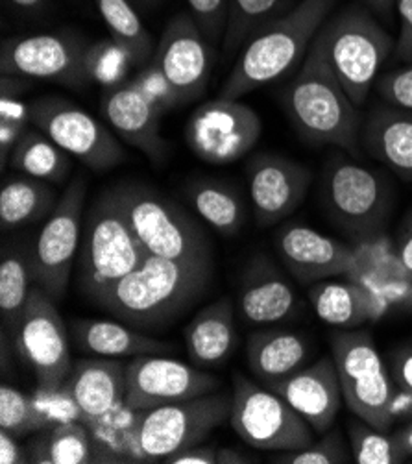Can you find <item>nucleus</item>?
<instances>
[{"label":"nucleus","mask_w":412,"mask_h":464,"mask_svg":"<svg viewBox=\"0 0 412 464\" xmlns=\"http://www.w3.org/2000/svg\"><path fill=\"white\" fill-rule=\"evenodd\" d=\"M263 122L248 104L218 97L204 102L186 126L187 147L209 165H230L259 141Z\"/></svg>","instance_id":"nucleus-14"},{"label":"nucleus","mask_w":412,"mask_h":464,"mask_svg":"<svg viewBox=\"0 0 412 464\" xmlns=\"http://www.w3.org/2000/svg\"><path fill=\"white\" fill-rule=\"evenodd\" d=\"M211 274V257L167 259L147 252L139 265L95 302L133 328L158 330L202 296Z\"/></svg>","instance_id":"nucleus-1"},{"label":"nucleus","mask_w":412,"mask_h":464,"mask_svg":"<svg viewBox=\"0 0 412 464\" xmlns=\"http://www.w3.org/2000/svg\"><path fill=\"white\" fill-rule=\"evenodd\" d=\"M10 165L21 174L54 183L63 181L71 170L69 154L35 126L21 137L10 156Z\"/></svg>","instance_id":"nucleus-32"},{"label":"nucleus","mask_w":412,"mask_h":464,"mask_svg":"<svg viewBox=\"0 0 412 464\" xmlns=\"http://www.w3.org/2000/svg\"><path fill=\"white\" fill-rule=\"evenodd\" d=\"M335 0H300L283 17L254 34L222 85L220 97L239 101L287 74L311 49Z\"/></svg>","instance_id":"nucleus-2"},{"label":"nucleus","mask_w":412,"mask_h":464,"mask_svg":"<svg viewBox=\"0 0 412 464\" xmlns=\"http://www.w3.org/2000/svg\"><path fill=\"white\" fill-rule=\"evenodd\" d=\"M85 193V179L76 176L43 224L32 252L35 284L54 300L63 298L80 250Z\"/></svg>","instance_id":"nucleus-13"},{"label":"nucleus","mask_w":412,"mask_h":464,"mask_svg":"<svg viewBox=\"0 0 412 464\" xmlns=\"http://www.w3.org/2000/svg\"><path fill=\"white\" fill-rule=\"evenodd\" d=\"M216 457H218V450H215L211 446L196 444V446L186 448V450L170 455L163 462H167V464H216Z\"/></svg>","instance_id":"nucleus-46"},{"label":"nucleus","mask_w":412,"mask_h":464,"mask_svg":"<svg viewBox=\"0 0 412 464\" xmlns=\"http://www.w3.org/2000/svg\"><path fill=\"white\" fill-rule=\"evenodd\" d=\"M285 108L305 141L357 154L360 141L359 108L328 63L318 39L312 41L300 72L287 89Z\"/></svg>","instance_id":"nucleus-3"},{"label":"nucleus","mask_w":412,"mask_h":464,"mask_svg":"<svg viewBox=\"0 0 412 464\" xmlns=\"http://www.w3.org/2000/svg\"><path fill=\"white\" fill-rule=\"evenodd\" d=\"M364 3L381 15H390L396 8V0H364Z\"/></svg>","instance_id":"nucleus-54"},{"label":"nucleus","mask_w":412,"mask_h":464,"mask_svg":"<svg viewBox=\"0 0 412 464\" xmlns=\"http://www.w3.org/2000/svg\"><path fill=\"white\" fill-rule=\"evenodd\" d=\"M218 387L220 382L215 376L196 366L163 353L139 355L126 364L124 403L131 411L141 412L211 394Z\"/></svg>","instance_id":"nucleus-16"},{"label":"nucleus","mask_w":412,"mask_h":464,"mask_svg":"<svg viewBox=\"0 0 412 464\" xmlns=\"http://www.w3.org/2000/svg\"><path fill=\"white\" fill-rule=\"evenodd\" d=\"M322 200L348 234L374 236L390 213L392 193L378 170L344 154H331L322 176Z\"/></svg>","instance_id":"nucleus-9"},{"label":"nucleus","mask_w":412,"mask_h":464,"mask_svg":"<svg viewBox=\"0 0 412 464\" xmlns=\"http://www.w3.org/2000/svg\"><path fill=\"white\" fill-rule=\"evenodd\" d=\"M183 337L187 353L196 366L209 368L225 362L237 344L232 302L222 298L198 311L187 324Z\"/></svg>","instance_id":"nucleus-24"},{"label":"nucleus","mask_w":412,"mask_h":464,"mask_svg":"<svg viewBox=\"0 0 412 464\" xmlns=\"http://www.w3.org/2000/svg\"><path fill=\"white\" fill-rule=\"evenodd\" d=\"M30 462L37 464H89L95 462L91 433L76 420L43 430L30 442Z\"/></svg>","instance_id":"nucleus-31"},{"label":"nucleus","mask_w":412,"mask_h":464,"mask_svg":"<svg viewBox=\"0 0 412 464\" xmlns=\"http://www.w3.org/2000/svg\"><path fill=\"white\" fill-rule=\"evenodd\" d=\"M129 3L135 8H150V6H154L158 3V0H129Z\"/></svg>","instance_id":"nucleus-56"},{"label":"nucleus","mask_w":412,"mask_h":464,"mask_svg":"<svg viewBox=\"0 0 412 464\" xmlns=\"http://www.w3.org/2000/svg\"><path fill=\"white\" fill-rule=\"evenodd\" d=\"M12 334L17 352L34 372L39 389H62L71 374L72 362L67 328L54 305V298L34 287Z\"/></svg>","instance_id":"nucleus-12"},{"label":"nucleus","mask_w":412,"mask_h":464,"mask_svg":"<svg viewBox=\"0 0 412 464\" xmlns=\"http://www.w3.org/2000/svg\"><path fill=\"white\" fill-rule=\"evenodd\" d=\"M87 43L69 32L10 37L0 49V72L26 80H47L67 87H83Z\"/></svg>","instance_id":"nucleus-15"},{"label":"nucleus","mask_w":412,"mask_h":464,"mask_svg":"<svg viewBox=\"0 0 412 464\" xmlns=\"http://www.w3.org/2000/svg\"><path fill=\"white\" fill-rule=\"evenodd\" d=\"M396 259L405 277L412 282V209L403 217L398 231Z\"/></svg>","instance_id":"nucleus-45"},{"label":"nucleus","mask_w":412,"mask_h":464,"mask_svg":"<svg viewBox=\"0 0 412 464\" xmlns=\"http://www.w3.org/2000/svg\"><path fill=\"white\" fill-rule=\"evenodd\" d=\"M145 254L113 191L101 195L89 209L81 231L78 250L81 291L95 302L139 265Z\"/></svg>","instance_id":"nucleus-4"},{"label":"nucleus","mask_w":412,"mask_h":464,"mask_svg":"<svg viewBox=\"0 0 412 464\" xmlns=\"http://www.w3.org/2000/svg\"><path fill=\"white\" fill-rule=\"evenodd\" d=\"M0 121L19 122L24 126L32 124V104L19 97H0Z\"/></svg>","instance_id":"nucleus-47"},{"label":"nucleus","mask_w":412,"mask_h":464,"mask_svg":"<svg viewBox=\"0 0 412 464\" xmlns=\"http://www.w3.org/2000/svg\"><path fill=\"white\" fill-rule=\"evenodd\" d=\"M176 89L179 102L202 97L211 76V51L191 14H179L167 24L152 60Z\"/></svg>","instance_id":"nucleus-17"},{"label":"nucleus","mask_w":412,"mask_h":464,"mask_svg":"<svg viewBox=\"0 0 412 464\" xmlns=\"http://www.w3.org/2000/svg\"><path fill=\"white\" fill-rule=\"evenodd\" d=\"M32 124L95 172H108L126 158L119 139L101 121L65 99L44 97L32 102Z\"/></svg>","instance_id":"nucleus-11"},{"label":"nucleus","mask_w":412,"mask_h":464,"mask_svg":"<svg viewBox=\"0 0 412 464\" xmlns=\"http://www.w3.org/2000/svg\"><path fill=\"white\" fill-rule=\"evenodd\" d=\"M230 422L248 446L264 451H294L314 440V431L302 414L280 394L243 374L234 380Z\"/></svg>","instance_id":"nucleus-10"},{"label":"nucleus","mask_w":412,"mask_h":464,"mask_svg":"<svg viewBox=\"0 0 412 464\" xmlns=\"http://www.w3.org/2000/svg\"><path fill=\"white\" fill-rule=\"evenodd\" d=\"M283 0H230L224 32V49L237 51L264 24L273 21Z\"/></svg>","instance_id":"nucleus-35"},{"label":"nucleus","mask_w":412,"mask_h":464,"mask_svg":"<svg viewBox=\"0 0 412 464\" xmlns=\"http://www.w3.org/2000/svg\"><path fill=\"white\" fill-rule=\"evenodd\" d=\"M143 248L167 259L211 257L202 226L165 195L141 183L111 189Z\"/></svg>","instance_id":"nucleus-7"},{"label":"nucleus","mask_w":412,"mask_h":464,"mask_svg":"<svg viewBox=\"0 0 412 464\" xmlns=\"http://www.w3.org/2000/svg\"><path fill=\"white\" fill-rule=\"evenodd\" d=\"M360 139L374 160L401 179L412 181V111L392 104L372 110Z\"/></svg>","instance_id":"nucleus-23"},{"label":"nucleus","mask_w":412,"mask_h":464,"mask_svg":"<svg viewBox=\"0 0 412 464\" xmlns=\"http://www.w3.org/2000/svg\"><path fill=\"white\" fill-rule=\"evenodd\" d=\"M35 282L32 254L6 250L0 261V313L6 330H15Z\"/></svg>","instance_id":"nucleus-33"},{"label":"nucleus","mask_w":412,"mask_h":464,"mask_svg":"<svg viewBox=\"0 0 412 464\" xmlns=\"http://www.w3.org/2000/svg\"><path fill=\"white\" fill-rule=\"evenodd\" d=\"M273 246L285 268L303 285L331 280L355 266L353 250L303 224L282 226Z\"/></svg>","instance_id":"nucleus-19"},{"label":"nucleus","mask_w":412,"mask_h":464,"mask_svg":"<svg viewBox=\"0 0 412 464\" xmlns=\"http://www.w3.org/2000/svg\"><path fill=\"white\" fill-rule=\"evenodd\" d=\"M311 357V343L298 332L266 330L248 341L246 361L250 372L261 382L283 380L303 368Z\"/></svg>","instance_id":"nucleus-25"},{"label":"nucleus","mask_w":412,"mask_h":464,"mask_svg":"<svg viewBox=\"0 0 412 464\" xmlns=\"http://www.w3.org/2000/svg\"><path fill=\"white\" fill-rule=\"evenodd\" d=\"M351 460L340 433L328 431L324 439L311 442L309 446L294 451H283L273 457L278 464H346Z\"/></svg>","instance_id":"nucleus-39"},{"label":"nucleus","mask_w":412,"mask_h":464,"mask_svg":"<svg viewBox=\"0 0 412 464\" xmlns=\"http://www.w3.org/2000/svg\"><path fill=\"white\" fill-rule=\"evenodd\" d=\"M232 396L211 392L186 401L159 405L137 412L133 424V453L137 460H165L200 444L230 419Z\"/></svg>","instance_id":"nucleus-8"},{"label":"nucleus","mask_w":412,"mask_h":464,"mask_svg":"<svg viewBox=\"0 0 412 464\" xmlns=\"http://www.w3.org/2000/svg\"><path fill=\"white\" fill-rule=\"evenodd\" d=\"M101 110L108 124L126 145L137 149L154 163L165 160L168 149L161 135V113L133 80L108 89Z\"/></svg>","instance_id":"nucleus-21"},{"label":"nucleus","mask_w":412,"mask_h":464,"mask_svg":"<svg viewBox=\"0 0 412 464\" xmlns=\"http://www.w3.org/2000/svg\"><path fill=\"white\" fill-rule=\"evenodd\" d=\"M187 200L195 213L222 236H235L244 222V206L235 189L230 185L202 178L189 185Z\"/></svg>","instance_id":"nucleus-30"},{"label":"nucleus","mask_w":412,"mask_h":464,"mask_svg":"<svg viewBox=\"0 0 412 464\" xmlns=\"http://www.w3.org/2000/svg\"><path fill=\"white\" fill-rule=\"evenodd\" d=\"M63 389L78 405L85 424L99 422L124 403L126 366L95 355L80 359L72 364Z\"/></svg>","instance_id":"nucleus-22"},{"label":"nucleus","mask_w":412,"mask_h":464,"mask_svg":"<svg viewBox=\"0 0 412 464\" xmlns=\"http://www.w3.org/2000/svg\"><path fill=\"white\" fill-rule=\"evenodd\" d=\"M28 87V80L21 76H6L0 78V97H19Z\"/></svg>","instance_id":"nucleus-50"},{"label":"nucleus","mask_w":412,"mask_h":464,"mask_svg":"<svg viewBox=\"0 0 412 464\" xmlns=\"http://www.w3.org/2000/svg\"><path fill=\"white\" fill-rule=\"evenodd\" d=\"M133 83L143 91V95L156 106L161 115L176 106H181L176 89L154 62L133 78Z\"/></svg>","instance_id":"nucleus-41"},{"label":"nucleus","mask_w":412,"mask_h":464,"mask_svg":"<svg viewBox=\"0 0 412 464\" xmlns=\"http://www.w3.org/2000/svg\"><path fill=\"white\" fill-rule=\"evenodd\" d=\"M309 302L320 320L340 330L359 328L374 314L370 293L357 282L339 277L311 285Z\"/></svg>","instance_id":"nucleus-28"},{"label":"nucleus","mask_w":412,"mask_h":464,"mask_svg":"<svg viewBox=\"0 0 412 464\" xmlns=\"http://www.w3.org/2000/svg\"><path fill=\"white\" fill-rule=\"evenodd\" d=\"M26 459L17 444V437L0 430V464H21L28 462Z\"/></svg>","instance_id":"nucleus-49"},{"label":"nucleus","mask_w":412,"mask_h":464,"mask_svg":"<svg viewBox=\"0 0 412 464\" xmlns=\"http://www.w3.org/2000/svg\"><path fill=\"white\" fill-rule=\"evenodd\" d=\"M311 172L302 163L276 154H259L248 167V191L259 226L291 217L303 202Z\"/></svg>","instance_id":"nucleus-18"},{"label":"nucleus","mask_w":412,"mask_h":464,"mask_svg":"<svg viewBox=\"0 0 412 464\" xmlns=\"http://www.w3.org/2000/svg\"><path fill=\"white\" fill-rule=\"evenodd\" d=\"M47 428L51 426L37 409L34 398L10 385L0 387V430L21 439L41 433Z\"/></svg>","instance_id":"nucleus-37"},{"label":"nucleus","mask_w":412,"mask_h":464,"mask_svg":"<svg viewBox=\"0 0 412 464\" xmlns=\"http://www.w3.org/2000/svg\"><path fill=\"white\" fill-rule=\"evenodd\" d=\"M378 91L387 104L412 111V65L383 74L378 80Z\"/></svg>","instance_id":"nucleus-43"},{"label":"nucleus","mask_w":412,"mask_h":464,"mask_svg":"<svg viewBox=\"0 0 412 464\" xmlns=\"http://www.w3.org/2000/svg\"><path fill=\"white\" fill-rule=\"evenodd\" d=\"M396 12L399 17L396 56L401 62H412V0H396Z\"/></svg>","instance_id":"nucleus-44"},{"label":"nucleus","mask_w":412,"mask_h":464,"mask_svg":"<svg viewBox=\"0 0 412 464\" xmlns=\"http://www.w3.org/2000/svg\"><path fill=\"white\" fill-rule=\"evenodd\" d=\"M133 63L129 53L113 37L91 43L85 53V71L91 82L106 85L108 89L124 83V76Z\"/></svg>","instance_id":"nucleus-38"},{"label":"nucleus","mask_w":412,"mask_h":464,"mask_svg":"<svg viewBox=\"0 0 412 464\" xmlns=\"http://www.w3.org/2000/svg\"><path fill=\"white\" fill-rule=\"evenodd\" d=\"M394 435H396V439H398V442H399L403 453L407 455V459L412 457V419H410L408 424H405L403 428L396 430Z\"/></svg>","instance_id":"nucleus-51"},{"label":"nucleus","mask_w":412,"mask_h":464,"mask_svg":"<svg viewBox=\"0 0 412 464\" xmlns=\"http://www.w3.org/2000/svg\"><path fill=\"white\" fill-rule=\"evenodd\" d=\"M28 126L10 121H0V158H3V167L8 165V156H12L14 149L21 141V137Z\"/></svg>","instance_id":"nucleus-48"},{"label":"nucleus","mask_w":412,"mask_h":464,"mask_svg":"<svg viewBox=\"0 0 412 464\" xmlns=\"http://www.w3.org/2000/svg\"><path fill=\"white\" fill-rule=\"evenodd\" d=\"M399 307H401L403 311H407V313H412V289H410V291L401 298Z\"/></svg>","instance_id":"nucleus-55"},{"label":"nucleus","mask_w":412,"mask_h":464,"mask_svg":"<svg viewBox=\"0 0 412 464\" xmlns=\"http://www.w3.org/2000/svg\"><path fill=\"white\" fill-rule=\"evenodd\" d=\"M186 3L189 5L193 19L207 39L218 41L224 37L230 0H186Z\"/></svg>","instance_id":"nucleus-42"},{"label":"nucleus","mask_w":412,"mask_h":464,"mask_svg":"<svg viewBox=\"0 0 412 464\" xmlns=\"http://www.w3.org/2000/svg\"><path fill=\"white\" fill-rule=\"evenodd\" d=\"M108 32L129 53L133 63H143L152 53V37L129 0H93Z\"/></svg>","instance_id":"nucleus-34"},{"label":"nucleus","mask_w":412,"mask_h":464,"mask_svg":"<svg viewBox=\"0 0 412 464\" xmlns=\"http://www.w3.org/2000/svg\"><path fill=\"white\" fill-rule=\"evenodd\" d=\"M331 357L342 385L344 403L359 420L381 431L396 422L398 387L372 335L364 330H340L331 335Z\"/></svg>","instance_id":"nucleus-6"},{"label":"nucleus","mask_w":412,"mask_h":464,"mask_svg":"<svg viewBox=\"0 0 412 464\" xmlns=\"http://www.w3.org/2000/svg\"><path fill=\"white\" fill-rule=\"evenodd\" d=\"M72 339L81 352L106 359L167 353L172 350L170 344L115 320H78L72 324Z\"/></svg>","instance_id":"nucleus-26"},{"label":"nucleus","mask_w":412,"mask_h":464,"mask_svg":"<svg viewBox=\"0 0 412 464\" xmlns=\"http://www.w3.org/2000/svg\"><path fill=\"white\" fill-rule=\"evenodd\" d=\"M387 364L398 387L394 401L396 420L412 419V344H405L390 352Z\"/></svg>","instance_id":"nucleus-40"},{"label":"nucleus","mask_w":412,"mask_h":464,"mask_svg":"<svg viewBox=\"0 0 412 464\" xmlns=\"http://www.w3.org/2000/svg\"><path fill=\"white\" fill-rule=\"evenodd\" d=\"M263 385L280 394L320 435L333 428L344 401L337 364L331 355L305 364L283 380Z\"/></svg>","instance_id":"nucleus-20"},{"label":"nucleus","mask_w":412,"mask_h":464,"mask_svg":"<svg viewBox=\"0 0 412 464\" xmlns=\"http://www.w3.org/2000/svg\"><path fill=\"white\" fill-rule=\"evenodd\" d=\"M252 462L248 457L234 451V450H218V457H216V464H246Z\"/></svg>","instance_id":"nucleus-52"},{"label":"nucleus","mask_w":412,"mask_h":464,"mask_svg":"<svg viewBox=\"0 0 412 464\" xmlns=\"http://www.w3.org/2000/svg\"><path fill=\"white\" fill-rule=\"evenodd\" d=\"M316 39L351 102L360 108L369 99L379 71L396 49L392 37L362 8H348L328 21Z\"/></svg>","instance_id":"nucleus-5"},{"label":"nucleus","mask_w":412,"mask_h":464,"mask_svg":"<svg viewBox=\"0 0 412 464\" xmlns=\"http://www.w3.org/2000/svg\"><path fill=\"white\" fill-rule=\"evenodd\" d=\"M244 320L254 326H273L296 313L298 295L272 266L255 268L239 293Z\"/></svg>","instance_id":"nucleus-27"},{"label":"nucleus","mask_w":412,"mask_h":464,"mask_svg":"<svg viewBox=\"0 0 412 464\" xmlns=\"http://www.w3.org/2000/svg\"><path fill=\"white\" fill-rule=\"evenodd\" d=\"M350 444L357 464H401L407 460L394 433L381 431L362 420L350 426Z\"/></svg>","instance_id":"nucleus-36"},{"label":"nucleus","mask_w":412,"mask_h":464,"mask_svg":"<svg viewBox=\"0 0 412 464\" xmlns=\"http://www.w3.org/2000/svg\"><path fill=\"white\" fill-rule=\"evenodd\" d=\"M6 3L19 12L32 14V12H39L44 5H47V0H6Z\"/></svg>","instance_id":"nucleus-53"},{"label":"nucleus","mask_w":412,"mask_h":464,"mask_svg":"<svg viewBox=\"0 0 412 464\" xmlns=\"http://www.w3.org/2000/svg\"><path fill=\"white\" fill-rule=\"evenodd\" d=\"M56 202L54 191L43 179L21 172L6 176L0 189V224L5 231L32 224L51 213Z\"/></svg>","instance_id":"nucleus-29"}]
</instances>
